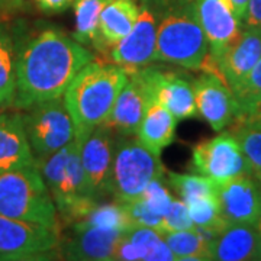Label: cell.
Segmentation results:
<instances>
[{
	"label": "cell",
	"instance_id": "obj_35",
	"mask_svg": "<svg viewBox=\"0 0 261 261\" xmlns=\"http://www.w3.org/2000/svg\"><path fill=\"white\" fill-rule=\"evenodd\" d=\"M35 8L44 15H58L73 6L74 0H32Z\"/></svg>",
	"mask_w": 261,
	"mask_h": 261
},
{
	"label": "cell",
	"instance_id": "obj_22",
	"mask_svg": "<svg viewBox=\"0 0 261 261\" xmlns=\"http://www.w3.org/2000/svg\"><path fill=\"white\" fill-rule=\"evenodd\" d=\"M140 13L138 0H108L100 15L99 53L109 54L134 28Z\"/></svg>",
	"mask_w": 261,
	"mask_h": 261
},
{
	"label": "cell",
	"instance_id": "obj_7",
	"mask_svg": "<svg viewBox=\"0 0 261 261\" xmlns=\"http://www.w3.org/2000/svg\"><path fill=\"white\" fill-rule=\"evenodd\" d=\"M20 112L35 161L56 154L75 138L74 122L63 97L39 103Z\"/></svg>",
	"mask_w": 261,
	"mask_h": 261
},
{
	"label": "cell",
	"instance_id": "obj_42",
	"mask_svg": "<svg viewBox=\"0 0 261 261\" xmlns=\"http://www.w3.org/2000/svg\"><path fill=\"white\" fill-rule=\"evenodd\" d=\"M257 225H261V216H260V219H258V222H257Z\"/></svg>",
	"mask_w": 261,
	"mask_h": 261
},
{
	"label": "cell",
	"instance_id": "obj_15",
	"mask_svg": "<svg viewBox=\"0 0 261 261\" xmlns=\"http://www.w3.org/2000/svg\"><path fill=\"white\" fill-rule=\"evenodd\" d=\"M154 99L164 105L177 121H186L197 116L193 79L186 71L168 70L154 65H145Z\"/></svg>",
	"mask_w": 261,
	"mask_h": 261
},
{
	"label": "cell",
	"instance_id": "obj_28",
	"mask_svg": "<svg viewBox=\"0 0 261 261\" xmlns=\"http://www.w3.org/2000/svg\"><path fill=\"white\" fill-rule=\"evenodd\" d=\"M231 90L237 105L233 122L241 121L261 102V58L252 67L251 71L237 86H233Z\"/></svg>",
	"mask_w": 261,
	"mask_h": 261
},
{
	"label": "cell",
	"instance_id": "obj_29",
	"mask_svg": "<svg viewBox=\"0 0 261 261\" xmlns=\"http://www.w3.org/2000/svg\"><path fill=\"white\" fill-rule=\"evenodd\" d=\"M77 222L118 231H128L132 226L123 203L116 200L113 203H97L83 219Z\"/></svg>",
	"mask_w": 261,
	"mask_h": 261
},
{
	"label": "cell",
	"instance_id": "obj_40",
	"mask_svg": "<svg viewBox=\"0 0 261 261\" xmlns=\"http://www.w3.org/2000/svg\"><path fill=\"white\" fill-rule=\"evenodd\" d=\"M0 20H3V22L6 20V19H5V15H3V10H2V8H0Z\"/></svg>",
	"mask_w": 261,
	"mask_h": 261
},
{
	"label": "cell",
	"instance_id": "obj_3",
	"mask_svg": "<svg viewBox=\"0 0 261 261\" xmlns=\"http://www.w3.org/2000/svg\"><path fill=\"white\" fill-rule=\"evenodd\" d=\"M209 45L195 0H164L154 61L205 71Z\"/></svg>",
	"mask_w": 261,
	"mask_h": 261
},
{
	"label": "cell",
	"instance_id": "obj_41",
	"mask_svg": "<svg viewBox=\"0 0 261 261\" xmlns=\"http://www.w3.org/2000/svg\"><path fill=\"white\" fill-rule=\"evenodd\" d=\"M257 228H258V231H260V235H261V225H257Z\"/></svg>",
	"mask_w": 261,
	"mask_h": 261
},
{
	"label": "cell",
	"instance_id": "obj_32",
	"mask_svg": "<svg viewBox=\"0 0 261 261\" xmlns=\"http://www.w3.org/2000/svg\"><path fill=\"white\" fill-rule=\"evenodd\" d=\"M140 197L145 202V205L148 206L152 212H155L160 216L166 215L168 207L173 203V199H174L173 195L170 193V190H168L166 174L152 178L147 185L145 190L142 192V195Z\"/></svg>",
	"mask_w": 261,
	"mask_h": 261
},
{
	"label": "cell",
	"instance_id": "obj_25",
	"mask_svg": "<svg viewBox=\"0 0 261 261\" xmlns=\"http://www.w3.org/2000/svg\"><path fill=\"white\" fill-rule=\"evenodd\" d=\"M108 0H74L73 10L75 18V31L73 37L83 45H92L99 51L100 35L99 22Z\"/></svg>",
	"mask_w": 261,
	"mask_h": 261
},
{
	"label": "cell",
	"instance_id": "obj_19",
	"mask_svg": "<svg viewBox=\"0 0 261 261\" xmlns=\"http://www.w3.org/2000/svg\"><path fill=\"white\" fill-rule=\"evenodd\" d=\"M35 164L22 112L18 109L0 111V173Z\"/></svg>",
	"mask_w": 261,
	"mask_h": 261
},
{
	"label": "cell",
	"instance_id": "obj_21",
	"mask_svg": "<svg viewBox=\"0 0 261 261\" xmlns=\"http://www.w3.org/2000/svg\"><path fill=\"white\" fill-rule=\"evenodd\" d=\"M212 260H261V235L257 225L229 224L211 248Z\"/></svg>",
	"mask_w": 261,
	"mask_h": 261
},
{
	"label": "cell",
	"instance_id": "obj_30",
	"mask_svg": "<svg viewBox=\"0 0 261 261\" xmlns=\"http://www.w3.org/2000/svg\"><path fill=\"white\" fill-rule=\"evenodd\" d=\"M231 130L241 145L251 174L261 183V128L232 125Z\"/></svg>",
	"mask_w": 261,
	"mask_h": 261
},
{
	"label": "cell",
	"instance_id": "obj_4",
	"mask_svg": "<svg viewBox=\"0 0 261 261\" xmlns=\"http://www.w3.org/2000/svg\"><path fill=\"white\" fill-rule=\"evenodd\" d=\"M80 147L82 140L74 138L56 154L37 161L39 173L53 196L60 222L65 226L83 219L99 203L84 174Z\"/></svg>",
	"mask_w": 261,
	"mask_h": 261
},
{
	"label": "cell",
	"instance_id": "obj_9",
	"mask_svg": "<svg viewBox=\"0 0 261 261\" xmlns=\"http://www.w3.org/2000/svg\"><path fill=\"white\" fill-rule=\"evenodd\" d=\"M138 5L140 13L134 28L109 53L113 63L123 67L128 73L154 63L164 0H138Z\"/></svg>",
	"mask_w": 261,
	"mask_h": 261
},
{
	"label": "cell",
	"instance_id": "obj_23",
	"mask_svg": "<svg viewBox=\"0 0 261 261\" xmlns=\"http://www.w3.org/2000/svg\"><path fill=\"white\" fill-rule=\"evenodd\" d=\"M176 126L177 118L157 99H152L135 137L152 152L161 155L163 149L174 141Z\"/></svg>",
	"mask_w": 261,
	"mask_h": 261
},
{
	"label": "cell",
	"instance_id": "obj_34",
	"mask_svg": "<svg viewBox=\"0 0 261 261\" xmlns=\"http://www.w3.org/2000/svg\"><path fill=\"white\" fill-rule=\"evenodd\" d=\"M193 228L195 224L189 215L186 203L181 199H173V203L163 216V225L159 232H176V231H186Z\"/></svg>",
	"mask_w": 261,
	"mask_h": 261
},
{
	"label": "cell",
	"instance_id": "obj_36",
	"mask_svg": "<svg viewBox=\"0 0 261 261\" xmlns=\"http://www.w3.org/2000/svg\"><path fill=\"white\" fill-rule=\"evenodd\" d=\"M0 8L3 10L5 19L8 20L12 16L25 12L28 8V0H0Z\"/></svg>",
	"mask_w": 261,
	"mask_h": 261
},
{
	"label": "cell",
	"instance_id": "obj_8",
	"mask_svg": "<svg viewBox=\"0 0 261 261\" xmlns=\"http://www.w3.org/2000/svg\"><path fill=\"white\" fill-rule=\"evenodd\" d=\"M61 255V232L0 215V261L57 260Z\"/></svg>",
	"mask_w": 261,
	"mask_h": 261
},
{
	"label": "cell",
	"instance_id": "obj_33",
	"mask_svg": "<svg viewBox=\"0 0 261 261\" xmlns=\"http://www.w3.org/2000/svg\"><path fill=\"white\" fill-rule=\"evenodd\" d=\"M123 207L126 211L132 226H144V228H151L155 231L161 229L163 216L152 212L141 197L134 199L130 202H123Z\"/></svg>",
	"mask_w": 261,
	"mask_h": 261
},
{
	"label": "cell",
	"instance_id": "obj_13",
	"mask_svg": "<svg viewBox=\"0 0 261 261\" xmlns=\"http://www.w3.org/2000/svg\"><path fill=\"white\" fill-rule=\"evenodd\" d=\"M115 141L116 135L105 125H99L82 140L80 159L84 174L99 202L106 196H111Z\"/></svg>",
	"mask_w": 261,
	"mask_h": 261
},
{
	"label": "cell",
	"instance_id": "obj_37",
	"mask_svg": "<svg viewBox=\"0 0 261 261\" xmlns=\"http://www.w3.org/2000/svg\"><path fill=\"white\" fill-rule=\"evenodd\" d=\"M244 25L261 28V0H250L247 15L244 18Z\"/></svg>",
	"mask_w": 261,
	"mask_h": 261
},
{
	"label": "cell",
	"instance_id": "obj_10",
	"mask_svg": "<svg viewBox=\"0 0 261 261\" xmlns=\"http://www.w3.org/2000/svg\"><path fill=\"white\" fill-rule=\"evenodd\" d=\"M196 173L212 178L215 183L251 174L241 145L232 130H221L214 138L200 141L192 148Z\"/></svg>",
	"mask_w": 261,
	"mask_h": 261
},
{
	"label": "cell",
	"instance_id": "obj_5",
	"mask_svg": "<svg viewBox=\"0 0 261 261\" xmlns=\"http://www.w3.org/2000/svg\"><path fill=\"white\" fill-rule=\"evenodd\" d=\"M0 215L61 232L53 196L37 164L0 173Z\"/></svg>",
	"mask_w": 261,
	"mask_h": 261
},
{
	"label": "cell",
	"instance_id": "obj_1",
	"mask_svg": "<svg viewBox=\"0 0 261 261\" xmlns=\"http://www.w3.org/2000/svg\"><path fill=\"white\" fill-rule=\"evenodd\" d=\"M16 63V97L12 109L29 108L63 97L84 65L96 56L54 25H35L27 32L13 31Z\"/></svg>",
	"mask_w": 261,
	"mask_h": 261
},
{
	"label": "cell",
	"instance_id": "obj_39",
	"mask_svg": "<svg viewBox=\"0 0 261 261\" xmlns=\"http://www.w3.org/2000/svg\"><path fill=\"white\" fill-rule=\"evenodd\" d=\"M226 2L232 8L235 15L244 22V18L247 15V9H248V5H250V0H226Z\"/></svg>",
	"mask_w": 261,
	"mask_h": 261
},
{
	"label": "cell",
	"instance_id": "obj_31",
	"mask_svg": "<svg viewBox=\"0 0 261 261\" xmlns=\"http://www.w3.org/2000/svg\"><path fill=\"white\" fill-rule=\"evenodd\" d=\"M186 205L195 226H206L218 231H224L228 226L221 215V207L216 195L196 199Z\"/></svg>",
	"mask_w": 261,
	"mask_h": 261
},
{
	"label": "cell",
	"instance_id": "obj_24",
	"mask_svg": "<svg viewBox=\"0 0 261 261\" xmlns=\"http://www.w3.org/2000/svg\"><path fill=\"white\" fill-rule=\"evenodd\" d=\"M0 20V111L12 109L16 97L18 51L13 31Z\"/></svg>",
	"mask_w": 261,
	"mask_h": 261
},
{
	"label": "cell",
	"instance_id": "obj_20",
	"mask_svg": "<svg viewBox=\"0 0 261 261\" xmlns=\"http://www.w3.org/2000/svg\"><path fill=\"white\" fill-rule=\"evenodd\" d=\"M112 261H176V257L159 231L130 226L116 244Z\"/></svg>",
	"mask_w": 261,
	"mask_h": 261
},
{
	"label": "cell",
	"instance_id": "obj_17",
	"mask_svg": "<svg viewBox=\"0 0 261 261\" xmlns=\"http://www.w3.org/2000/svg\"><path fill=\"white\" fill-rule=\"evenodd\" d=\"M123 232L74 222L70 225L68 237L61 240V255L65 260L112 261L115 247Z\"/></svg>",
	"mask_w": 261,
	"mask_h": 261
},
{
	"label": "cell",
	"instance_id": "obj_16",
	"mask_svg": "<svg viewBox=\"0 0 261 261\" xmlns=\"http://www.w3.org/2000/svg\"><path fill=\"white\" fill-rule=\"evenodd\" d=\"M193 87L197 115H200L215 132H221L232 125L237 105L231 87L221 75L203 71V74L193 80Z\"/></svg>",
	"mask_w": 261,
	"mask_h": 261
},
{
	"label": "cell",
	"instance_id": "obj_27",
	"mask_svg": "<svg viewBox=\"0 0 261 261\" xmlns=\"http://www.w3.org/2000/svg\"><path fill=\"white\" fill-rule=\"evenodd\" d=\"M167 185L176 192V195L189 203L192 200L216 195V183L212 178L206 177L203 174H181L166 171Z\"/></svg>",
	"mask_w": 261,
	"mask_h": 261
},
{
	"label": "cell",
	"instance_id": "obj_11",
	"mask_svg": "<svg viewBox=\"0 0 261 261\" xmlns=\"http://www.w3.org/2000/svg\"><path fill=\"white\" fill-rule=\"evenodd\" d=\"M152 99L154 93L145 67L130 71L126 83L116 97L112 112L102 125L112 130L116 137L137 135L141 121Z\"/></svg>",
	"mask_w": 261,
	"mask_h": 261
},
{
	"label": "cell",
	"instance_id": "obj_12",
	"mask_svg": "<svg viewBox=\"0 0 261 261\" xmlns=\"http://www.w3.org/2000/svg\"><path fill=\"white\" fill-rule=\"evenodd\" d=\"M195 6L209 45L205 71L215 73V63L241 34L244 22L226 0H195Z\"/></svg>",
	"mask_w": 261,
	"mask_h": 261
},
{
	"label": "cell",
	"instance_id": "obj_26",
	"mask_svg": "<svg viewBox=\"0 0 261 261\" xmlns=\"http://www.w3.org/2000/svg\"><path fill=\"white\" fill-rule=\"evenodd\" d=\"M163 238L168 245L170 251L181 261H206L212 260L211 248L193 229L163 232Z\"/></svg>",
	"mask_w": 261,
	"mask_h": 261
},
{
	"label": "cell",
	"instance_id": "obj_6",
	"mask_svg": "<svg viewBox=\"0 0 261 261\" xmlns=\"http://www.w3.org/2000/svg\"><path fill=\"white\" fill-rule=\"evenodd\" d=\"M161 155L148 149L135 135L116 137L111 196L116 202L138 199L152 178L164 176Z\"/></svg>",
	"mask_w": 261,
	"mask_h": 261
},
{
	"label": "cell",
	"instance_id": "obj_38",
	"mask_svg": "<svg viewBox=\"0 0 261 261\" xmlns=\"http://www.w3.org/2000/svg\"><path fill=\"white\" fill-rule=\"evenodd\" d=\"M232 125H247V126H254V128H261V102L255 106V109L250 112L241 121L233 122Z\"/></svg>",
	"mask_w": 261,
	"mask_h": 261
},
{
	"label": "cell",
	"instance_id": "obj_18",
	"mask_svg": "<svg viewBox=\"0 0 261 261\" xmlns=\"http://www.w3.org/2000/svg\"><path fill=\"white\" fill-rule=\"evenodd\" d=\"M261 58V28L244 25L241 34L215 63V73L232 89Z\"/></svg>",
	"mask_w": 261,
	"mask_h": 261
},
{
	"label": "cell",
	"instance_id": "obj_2",
	"mask_svg": "<svg viewBox=\"0 0 261 261\" xmlns=\"http://www.w3.org/2000/svg\"><path fill=\"white\" fill-rule=\"evenodd\" d=\"M128 75L119 64L96 58L77 73L63 96L74 122L75 138L83 140L105 123Z\"/></svg>",
	"mask_w": 261,
	"mask_h": 261
},
{
	"label": "cell",
	"instance_id": "obj_14",
	"mask_svg": "<svg viewBox=\"0 0 261 261\" xmlns=\"http://www.w3.org/2000/svg\"><path fill=\"white\" fill-rule=\"evenodd\" d=\"M216 197L226 224L257 225L261 216V183L252 174L216 183Z\"/></svg>",
	"mask_w": 261,
	"mask_h": 261
}]
</instances>
